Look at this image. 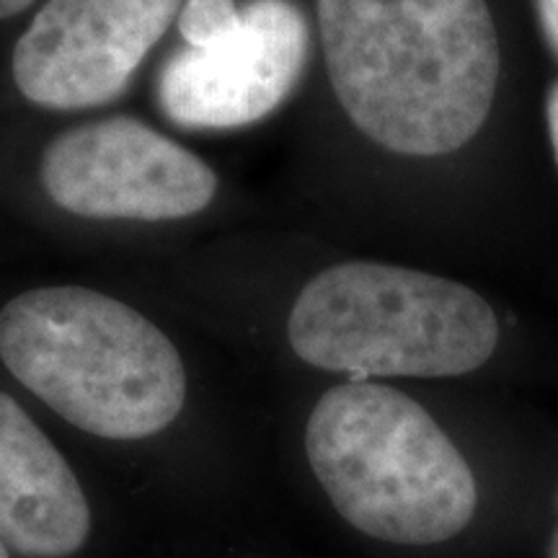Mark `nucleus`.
I'll list each match as a JSON object with an SVG mask.
<instances>
[{
	"mask_svg": "<svg viewBox=\"0 0 558 558\" xmlns=\"http://www.w3.org/2000/svg\"><path fill=\"white\" fill-rule=\"evenodd\" d=\"M243 24V5L235 0H184L177 29L190 50H215Z\"/></svg>",
	"mask_w": 558,
	"mask_h": 558,
	"instance_id": "1a4fd4ad",
	"label": "nucleus"
},
{
	"mask_svg": "<svg viewBox=\"0 0 558 558\" xmlns=\"http://www.w3.org/2000/svg\"><path fill=\"white\" fill-rule=\"evenodd\" d=\"M184 0H45L11 52L19 96L45 111L107 107L163 34Z\"/></svg>",
	"mask_w": 558,
	"mask_h": 558,
	"instance_id": "423d86ee",
	"label": "nucleus"
},
{
	"mask_svg": "<svg viewBox=\"0 0 558 558\" xmlns=\"http://www.w3.org/2000/svg\"><path fill=\"white\" fill-rule=\"evenodd\" d=\"M550 558H558V527L554 533V541H550Z\"/></svg>",
	"mask_w": 558,
	"mask_h": 558,
	"instance_id": "ddd939ff",
	"label": "nucleus"
},
{
	"mask_svg": "<svg viewBox=\"0 0 558 558\" xmlns=\"http://www.w3.org/2000/svg\"><path fill=\"white\" fill-rule=\"evenodd\" d=\"M88 535L90 507L75 471L0 390V543L29 558H68Z\"/></svg>",
	"mask_w": 558,
	"mask_h": 558,
	"instance_id": "6e6552de",
	"label": "nucleus"
},
{
	"mask_svg": "<svg viewBox=\"0 0 558 558\" xmlns=\"http://www.w3.org/2000/svg\"><path fill=\"white\" fill-rule=\"evenodd\" d=\"M535 9H538L543 39L558 60V0H535Z\"/></svg>",
	"mask_w": 558,
	"mask_h": 558,
	"instance_id": "9d476101",
	"label": "nucleus"
},
{
	"mask_svg": "<svg viewBox=\"0 0 558 558\" xmlns=\"http://www.w3.org/2000/svg\"><path fill=\"white\" fill-rule=\"evenodd\" d=\"M0 362L75 429L135 442L186 401L179 349L135 305L83 284H39L0 308Z\"/></svg>",
	"mask_w": 558,
	"mask_h": 558,
	"instance_id": "f03ea898",
	"label": "nucleus"
},
{
	"mask_svg": "<svg viewBox=\"0 0 558 558\" xmlns=\"http://www.w3.org/2000/svg\"><path fill=\"white\" fill-rule=\"evenodd\" d=\"M546 128H548L550 150H554L556 169H558V78L550 83L546 90Z\"/></svg>",
	"mask_w": 558,
	"mask_h": 558,
	"instance_id": "9b49d317",
	"label": "nucleus"
},
{
	"mask_svg": "<svg viewBox=\"0 0 558 558\" xmlns=\"http://www.w3.org/2000/svg\"><path fill=\"white\" fill-rule=\"evenodd\" d=\"M499 339V316L481 292L388 262L320 269L288 313L295 357L347 380L460 378L484 367Z\"/></svg>",
	"mask_w": 558,
	"mask_h": 558,
	"instance_id": "20e7f679",
	"label": "nucleus"
},
{
	"mask_svg": "<svg viewBox=\"0 0 558 558\" xmlns=\"http://www.w3.org/2000/svg\"><path fill=\"white\" fill-rule=\"evenodd\" d=\"M37 3L39 0H0V24H3V21L21 16V13L34 9Z\"/></svg>",
	"mask_w": 558,
	"mask_h": 558,
	"instance_id": "f8f14e48",
	"label": "nucleus"
},
{
	"mask_svg": "<svg viewBox=\"0 0 558 558\" xmlns=\"http://www.w3.org/2000/svg\"><path fill=\"white\" fill-rule=\"evenodd\" d=\"M39 186L70 218L158 226L207 213L220 177L153 124L109 114L73 124L45 145Z\"/></svg>",
	"mask_w": 558,
	"mask_h": 558,
	"instance_id": "39448f33",
	"label": "nucleus"
},
{
	"mask_svg": "<svg viewBox=\"0 0 558 558\" xmlns=\"http://www.w3.org/2000/svg\"><path fill=\"white\" fill-rule=\"evenodd\" d=\"M305 456L333 509L375 541L435 546L471 525L473 471L422 403L378 380H344L313 407Z\"/></svg>",
	"mask_w": 558,
	"mask_h": 558,
	"instance_id": "7ed1b4c3",
	"label": "nucleus"
},
{
	"mask_svg": "<svg viewBox=\"0 0 558 558\" xmlns=\"http://www.w3.org/2000/svg\"><path fill=\"white\" fill-rule=\"evenodd\" d=\"M0 558H9V548H5L3 543H0Z\"/></svg>",
	"mask_w": 558,
	"mask_h": 558,
	"instance_id": "4468645a",
	"label": "nucleus"
},
{
	"mask_svg": "<svg viewBox=\"0 0 558 558\" xmlns=\"http://www.w3.org/2000/svg\"><path fill=\"white\" fill-rule=\"evenodd\" d=\"M308 58L311 26L292 0H248L228 41L215 50L181 47L160 65L156 107L184 130L251 128L295 94Z\"/></svg>",
	"mask_w": 558,
	"mask_h": 558,
	"instance_id": "0eeeda50",
	"label": "nucleus"
},
{
	"mask_svg": "<svg viewBox=\"0 0 558 558\" xmlns=\"http://www.w3.org/2000/svg\"><path fill=\"white\" fill-rule=\"evenodd\" d=\"M316 21L333 99L373 148L439 160L486 130L501 83L486 0H316Z\"/></svg>",
	"mask_w": 558,
	"mask_h": 558,
	"instance_id": "f257e3e1",
	"label": "nucleus"
}]
</instances>
